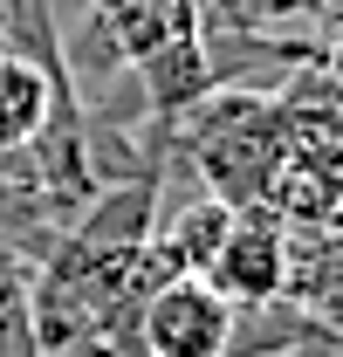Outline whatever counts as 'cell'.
<instances>
[{
    "mask_svg": "<svg viewBox=\"0 0 343 357\" xmlns=\"http://www.w3.org/2000/svg\"><path fill=\"white\" fill-rule=\"evenodd\" d=\"M227 227H234V206H220L213 192H199V199H185L178 213L151 220V234H158V248L172 255L178 275H206V261H213L220 241H227Z\"/></svg>",
    "mask_w": 343,
    "mask_h": 357,
    "instance_id": "8992f818",
    "label": "cell"
},
{
    "mask_svg": "<svg viewBox=\"0 0 343 357\" xmlns=\"http://www.w3.org/2000/svg\"><path fill=\"white\" fill-rule=\"evenodd\" d=\"M282 268H289V227L275 220L268 206H241L199 282H213L234 310H254V303L282 296Z\"/></svg>",
    "mask_w": 343,
    "mask_h": 357,
    "instance_id": "3957f363",
    "label": "cell"
},
{
    "mask_svg": "<svg viewBox=\"0 0 343 357\" xmlns=\"http://www.w3.org/2000/svg\"><path fill=\"white\" fill-rule=\"evenodd\" d=\"M55 103H76V83L55 62H28V55H0V151L28 144V137L48 124Z\"/></svg>",
    "mask_w": 343,
    "mask_h": 357,
    "instance_id": "277c9868",
    "label": "cell"
},
{
    "mask_svg": "<svg viewBox=\"0 0 343 357\" xmlns=\"http://www.w3.org/2000/svg\"><path fill=\"white\" fill-rule=\"evenodd\" d=\"M89 14H96V21H103V35L117 42L124 69H137L144 55H158V48L192 42V35H199L192 0H89Z\"/></svg>",
    "mask_w": 343,
    "mask_h": 357,
    "instance_id": "5b68a950",
    "label": "cell"
},
{
    "mask_svg": "<svg viewBox=\"0 0 343 357\" xmlns=\"http://www.w3.org/2000/svg\"><path fill=\"white\" fill-rule=\"evenodd\" d=\"M234 303L199 275H172L137 310V357H227Z\"/></svg>",
    "mask_w": 343,
    "mask_h": 357,
    "instance_id": "7a4b0ae2",
    "label": "cell"
},
{
    "mask_svg": "<svg viewBox=\"0 0 343 357\" xmlns=\"http://www.w3.org/2000/svg\"><path fill=\"white\" fill-rule=\"evenodd\" d=\"M0 357H48L28 310V268L0 261Z\"/></svg>",
    "mask_w": 343,
    "mask_h": 357,
    "instance_id": "52a82bcc",
    "label": "cell"
},
{
    "mask_svg": "<svg viewBox=\"0 0 343 357\" xmlns=\"http://www.w3.org/2000/svg\"><path fill=\"white\" fill-rule=\"evenodd\" d=\"M282 103L268 89H206L192 110H178L165 124V158L192 165L199 192H213L220 206H268V185L282 172Z\"/></svg>",
    "mask_w": 343,
    "mask_h": 357,
    "instance_id": "6da1fadb",
    "label": "cell"
}]
</instances>
